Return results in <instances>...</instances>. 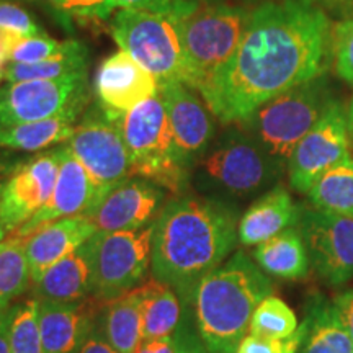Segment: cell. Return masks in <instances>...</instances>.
<instances>
[{
    "instance_id": "obj_21",
    "label": "cell",
    "mask_w": 353,
    "mask_h": 353,
    "mask_svg": "<svg viewBox=\"0 0 353 353\" xmlns=\"http://www.w3.org/2000/svg\"><path fill=\"white\" fill-rule=\"evenodd\" d=\"M95 265L92 237L52 265L32 285L33 298L50 303H79L94 296Z\"/></svg>"
},
{
    "instance_id": "obj_27",
    "label": "cell",
    "mask_w": 353,
    "mask_h": 353,
    "mask_svg": "<svg viewBox=\"0 0 353 353\" xmlns=\"http://www.w3.org/2000/svg\"><path fill=\"white\" fill-rule=\"evenodd\" d=\"M307 332L299 353H353V343L334 301L316 298L306 314Z\"/></svg>"
},
{
    "instance_id": "obj_49",
    "label": "cell",
    "mask_w": 353,
    "mask_h": 353,
    "mask_svg": "<svg viewBox=\"0 0 353 353\" xmlns=\"http://www.w3.org/2000/svg\"><path fill=\"white\" fill-rule=\"evenodd\" d=\"M347 125H348V134H350V139H353V99L350 101V108H348V113H347Z\"/></svg>"
},
{
    "instance_id": "obj_42",
    "label": "cell",
    "mask_w": 353,
    "mask_h": 353,
    "mask_svg": "<svg viewBox=\"0 0 353 353\" xmlns=\"http://www.w3.org/2000/svg\"><path fill=\"white\" fill-rule=\"evenodd\" d=\"M25 38L20 33L12 32V30L2 28L0 26V69H6V65L10 63L12 51L15 50L17 44L20 43V39Z\"/></svg>"
},
{
    "instance_id": "obj_19",
    "label": "cell",
    "mask_w": 353,
    "mask_h": 353,
    "mask_svg": "<svg viewBox=\"0 0 353 353\" xmlns=\"http://www.w3.org/2000/svg\"><path fill=\"white\" fill-rule=\"evenodd\" d=\"M99 229L87 214H76L44 224L25 237L32 285L52 265L94 237Z\"/></svg>"
},
{
    "instance_id": "obj_9",
    "label": "cell",
    "mask_w": 353,
    "mask_h": 353,
    "mask_svg": "<svg viewBox=\"0 0 353 353\" xmlns=\"http://www.w3.org/2000/svg\"><path fill=\"white\" fill-rule=\"evenodd\" d=\"M154 223L132 231H99L92 237L95 301L110 303L136 290L152 265Z\"/></svg>"
},
{
    "instance_id": "obj_40",
    "label": "cell",
    "mask_w": 353,
    "mask_h": 353,
    "mask_svg": "<svg viewBox=\"0 0 353 353\" xmlns=\"http://www.w3.org/2000/svg\"><path fill=\"white\" fill-rule=\"evenodd\" d=\"M334 304L353 343V290H345L339 293L334 298Z\"/></svg>"
},
{
    "instance_id": "obj_48",
    "label": "cell",
    "mask_w": 353,
    "mask_h": 353,
    "mask_svg": "<svg viewBox=\"0 0 353 353\" xmlns=\"http://www.w3.org/2000/svg\"><path fill=\"white\" fill-rule=\"evenodd\" d=\"M15 164H17V162H15ZM15 164H12L10 161H7V159L2 156V152H0V176L7 175L8 172H10L13 167H15Z\"/></svg>"
},
{
    "instance_id": "obj_24",
    "label": "cell",
    "mask_w": 353,
    "mask_h": 353,
    "mask_svg": "<svg viewBox=\"0 0 353 353\" xmlns=\"http://www.w3.org/2000/svg\"><path fill=\"white\" fill-rule=\"evenodd\" d=\"M97 324L110 345L118 353H134L144 342L143 311L138 288L107 303Z\"/></svg>"
},
{
    "instance_id": "obj_28",
    "label": "cell",
    "mask_w": 353,
    "mask_h": 353,
    "mask_svg": "<svg viewBox=\"0 0 353 353\" xmlns=\"http://www.w3.org/2000/svg\"><path fill=\"white\" fill-rule=\"evenodd\" d=\"M88 72V51L76 39L64 41L59 54L34 64L8 63L3 69V79L7 82L23 81H51L70 76V74Z\"/></svg>"
},
{
    "instance_id": "obj_3",
    "label": "cell",
    "mask_w": 353,
    "mask_h": 353,
    "mask_svg": "<svg viewBox=\"0 0 353 353\" xmlns=\"http://www.w3.org/2000/svg\"><path fill=\"white\" fill-rule=\"evenodd\" d=\"M272 290L267 273L244 252H236L203 278L192 296L190 311L208 352L236 353L255 307Z\"/></svg>"
},
{
    "instance_id": "obj_34",
    "label": "cell",
    "mask_w": 353,
    "mask_h": 353,
    "mask_svg": "<svg viewBox=\"0 0 353 353\" xmlns=\"http://www.w3.org/2000/svg\"><path fill=\"white\" fill-rule=\"evenodd\" d=\"M64 48V41H56L54 38L48 37L46 33L25 37L20 39L15 50L12 51L10 63L17 64H34L50 57L59 54Z\"/></svg>"
},
{
    "instance_id": "obj_2",
    "label": "cell",
    "mask_w": 353,
    "mask_h": 353,
    "mask_svg": "<svg viewBox=\"0 0 353 353\" xmlns=\"http://www.w3.org/2000/svg\"><path fill=\"white\" fill-rule=\"evenodd\" d=\"M237 211L218 198L176 196L154 221L152 276L176 291L190 309L196 286L236 247Z\"/></svg>"
},
{
    "instance_id": "obj_7",
    "label": "cell",
    "mask_w": 353,
    "mask_h": 353,
    "mask_svg": "<svg viewBox=\"0 0 353 353\" xmlns=\"http://www.w3.org/2000/svg\"><path fill=\"white\" fill-rule=\"evenodd\" d=\"M322 77V76H321ZM304 82L268 100L239 123L273 161L283 165L299 141L311 131L332 103H327L319 79Z\"/></svg>"
},
{
    "instance_id": "obj_20",
    "label": "cell",
    "mask_w": 353,
    "mask_h": 353,
    "mask_svg": "<svg viewBox=\"0 0 353 353\" xmlns=\"http://www.w3.org/2000/svg\"><path fill=\"white\" fill-rule=\"evenodd\" d=\"M99 312L94 303L39 301L41 353H79L94 330Z\"/></svg>"
},
{
    "instance_id": "obj_14",
    "label": "cell",
    "mask_w": 353,
    "mask_h": 353,
    "mask_svg": "<svg viewBox=\"0 0 353 353\" xmlns=\"http://www.w3.org/2000/svg\"><path fill=\"white\" fill-rule=\"evenodd\" d=\"M298 226L319 276L334 286L347 283L353 276V218L314 208L301 211Z\"/></svg>"
},
{
    "instance_id": "obj_25",
    "label": "cell",
    "mask_w": 353,
    "mask_h": 353,
    "mask_svg": "<svg viewBox=\"0 0 353 353\" xmlns=\"http://www.w3.org/2000/svg\"><path fill=\"white\" fill-rule=\"evenodd\" d=\"M255 263L267 275L283 280H303L309 273V255L296 228L276 234L254 250Z\"/></svg>"
},
{
    "instance_id": "obj_39",
    "label": "cell",
    "mask_w": 353,
    "mask_h": 353,
    "mask_svg": "<svg viewBox=\"0 0 353 353\" xmlns=\"http://www.w3.org/2000/svg\"><path fill=\"white\" fill-rule=\"evenodd\" d=\"M74 15L77 17H95V19H105L114 8L110 0H72Z\"/></svg>"
},
{
    "instance_id": "obj_1",
    "label": "cell",
    "mask_w": 353,
    "mask_h": 353,
    "mask_svg": "<svg viewBox=\"0 0 353 353\" xmlns=\"http://www.w3.org/2000/svg\"><path fill=\"white\" fill-rule=\"evenodd\" d=\"M329 17L311 0H272L250 12L228 64L198 94L223 125H239L290 88L321 77L332 59Z\"/></svg>"
},
{
    "instance_id": "obj_52",
    "label": "cell",
    "mask_w": 353,
    "mask_h": 353,
    "mask_svg": "<svg viewBox=\"0 0 353 353\" xmlns=\"http://www.w3.org/2000/svg\"><path fill=\"white\" fill-rule=\"evenodd\" d=\"M2 81H3V70L0 69V82H2Z\"/></svg>"
},
{
    "instance_id": "obj_53",
    "label": "cell",
    "mask_w": 353,
    "mask_h": 353,
    "mask_svg": "<svg viewBox=\"0 0 353 353\" xmlns=\"http://www.w3.org/2000/svg\"><path fill=\"white\" fill-rule=\"evenodd\" d=\"M2 182H3V176H0V188H2Z\"/></svg>"
},
{
    "instance_id": "obj_17",
    "label": "cell",
    "mask_w": 353,
    "mask_h": 353,
    "mask_svg": "<svg viewBox=\"0 0 353 353\" xmlns=\"http://www.w3.org/2000/svg\"><path fill=\"white\" fill-rule=\"evenodd\" d=\"M99 203V192L81 161L68 144H59V169L50 200L13 236L28 237L51 221L85 214Z\"/></svg>"
},
{
    "instance_id": "obj_11",
    "label": "cell",
    "mask_w": 353,
    "mask_h": 353,
    "mask_svg": "<svg viewBox=\"0 0 353 353\" xmlns=\"http://www.w3.org/2000/svg\"><path fill=\"white\" fill-rule=\"evenodd\" d=\"M65 144L90 174L99 201L118 183L132 176L131 154L125 138L99 103L83 114Z\"/></svg>"
},
{
    "instance_id": "obj_10",
    "label": "cell",
    "mask_w": 353,
    "mask_h": 353,
    "mask_svg": "<svg viewBox=\"0 0 353 353\" xmlns=\"http://www.w3.org/2000/svg\"><path fill=\"white\" fill-rule=\"evenodd\" d=\"M88 97V72L51 81L7 82L0 87V130L83 112Z\"/></svg>"
},
{
    "instance_id": "obj_15",
    "label": "cell",
    "mask_w": 353,
    "mask_h": 353,
    "mask_svg": "<svg viewBox=\"0 0 353 353\" xmlns=\"http://www.w3.org/2000/svg\"><path fill=\"white\" fill-rule=\"evenodd\" d=\"M348 145L347 114L341 105L332 103L291 154L288 161L291 187L307 193L324 172L350 156Z\"/></svg>"
},
{
    "instance_id": "obj_30",
    "label": "cell",
    "mask_w": 353,
    "mask_h": 353,
    "mask_svg": "<svg viewBox=\"0 0 353 353\" xmlns=\"http://www.w3.org/2000/svg\"><path fill=\"white\" fill-rule=\"evenodd\" d=\"M32 286L25 237L12 236L0 242V306H12Z\"/></svg>"
},
{
    "instance_id": "obj_47",
    "label": "cell",
    "mask_w": 353,
    "mask_h": 353,
    "mask_svg": "<svg viewBox=\"0 0 353 353\" xmlns=\"http://www.w3.org/2000/svg\"><path fill=\"white\" fill-rule=\"evenodd\" d=\"M306 332H307V324H306V321H303V324L299 325L296 332L291 335V337L288 339V342H286V348L283 353H298L299 347H301V343L304 341V337H306Z\"/></svg>"
},
{
    "instance_id": "obj_51",
    "label": "cell",
    "mask_w": 353,
    "mask_h": 353,
    "mask_svg": "<svg viewBox=\"0 0 353 353\" xmlns=\"http://www.w3.org/2000/svg\"><path fill=\"white\" fill-rule=\"evenodd\" d=\"M10 307V306H8ZM8 307H3V306H0V321L3 319V316H6V312L8 311Z\"/></svg>"
},
{
    "instance_id": "obj_38",
    "label": "cell",
    "mask_w": 353,
    "mask_h": 353,
    "mask_svg": "<svg viewBox=\"0 0 353 353\" xmlns=\"http://www.w3.org/2000/svg\"><path fill=\"white\" fill-rule=\"evenodd\" d=\"M286 341H275V339H267L262 335L247 334L242 339L236 353H283L286 348Z\"/></svg>"
},
{
    "instance_id": "obj_6",
    "label": "cell",
    "mask_w": 353,
    "mask_h": 353,
    "mask_svg": "<svg viewBox=\"0 0 353 353\" xmlns=\"http://www.w3.org/2000/svg\"><path fill=\"white\" fill-rule=\"evenodd\" d=\"M280 169L262 145L237 126L206 151L193 169L192 180L201 192L247 198L267 188Z\"/></svg>"
},
{
    "instance_id": "obj_18",
    "label": "cell",
    "mask_w": 353,
    "mask_h": 353,
    "mask_svg": "<svg viewBox=\"0 0 353 353\" xmlns=\"http://www.w3.org/2000/svg\"><path fill=\"white\" fill-rule=\"evenodd\" d=\"M94 90L101 110L117 117L156 97L159 83L128 52L118 51L100 64Z\"/></svg>"
},
{
    "instance_id": "obj_50",
    "label": "cell",
    "mask_w": 353,
    "mask_h": 353,
    "mask_svg": "<svg viewBox=\"0 0 353 353\" xmlns=\"http://www.w3.org/2000/svg\"><path fill=\"white\" fill-rule=\"evenodd\" d=\"M6 229H3V226H2V223H0V242H2L3 239H6Z\"/></svg>"
},
{
    "instance_id": "obj_22",
    "label": "cell",
    "mask_w": 353,
    "mask_h": 353,
    "mask_svg": "<svg viewBox=\"0 0 353 353\" xmlns=\"http://www.w3.org/2000/svg\"><path fill=\"white\" fill-rule=\"evenodd\" d=\"M301 218V210L286 188L275 187L255 200L239 219L237 237L242 245H259L276 234L294 228Z\"/></svg>"
},
{
    "instance_id": "obj_16",
    "label": "cell",
    "mask_w": 353,
    "mask_h": 353,
    "mask_svg": "<svg viewBox=\"0 0 353 353\" xmlns=\"http://www.w3.org/2000/svg\"><path fill=\"white\" fill-rule=\"evenodd\" d=\"M165 190L132 175L123 180L85 213L99 231H132L152 224L165 206Z\"/></svg>"
},
{
    "instance_id": "obj_46",
    "label": "cell",
    "mask_w": 353,
    "mask_h": 353,
    "mask_svg": "<svg viewBox=\"0 0 353 353\" xmlns=\"http://www.w3.org/2000/svg\"><path fill=\"white\" fill-rule=\"evenodd\" d=\"M10 319H12V306L0 321V353H10Z\"/></svg>"
},
{
    "instance_id": "obj_8",
    "label": "cell",
    "mask_w": 353,
    "mask_h": 353,
    "mask_svg": "<svg viewBox=\"0 0 353 353\" xmlns=\"http://www.w3.org/2000/svg\"><path fill=\"white\" fill-rule=\"evenodd\" d=\"M112 34L120 50L143 65L159 87L185 83L183 50L175 17L120 8L113 15Z\"/></svg>"
},
{
    "instance_id": "obj_23",
    "label": "cell",
    "mask_w": 353,
    "mask_h": 353,
    "mask_svg": "<svg viewBox=\"0 0 353 353\" xmlns=\"http://www.w3.org/2000/svg\"><path fill=\"white\" fill-rule=\"evenodd\" d=\"M138 291L143 311L144 341L174 335L187 314V307L176 291L154 276L138 286Z\"/></svg>"
},
{
    "instance_id": "obj_44",
    "label": "cell",
    "mask_w": 353,
    "mask_h": 353,
    "mask_svg": "<svg viewBox=\"0 0 353 353\" xmlns=\"http://www.w3.org/2000/svg\"><path fill=\"white\" fill-rule=\"evenodd\" d=\"M176 352V335H169L156 341H144L134 353H175Z\"/></svg>"
},
{
    "instance_id": "obj_26",
    "label": "cell",
    "mask_w": 353,
    "mask_h": 353,
    "mask_svg": "<svg viewBox=\"0 0 353 353\" xmlns=\"http://www.w3.org/2000/svg\"><path fill=\"white\" fill-rule=\"evenodd\" d=\"M83 112H68L41 121L2 128L0 149L17 152H38L51 145L68 143L76 131L77 120Z\"/></svg>"
},
{
    "instance_id": "obj_37",
    "label": "cell",
    "mask_w": 353,
    "mask_h": 353,
    "mask_svg": "<svg viewBox=\"0 0 353 353\" xmlns=\"http://www.w3.org/2000/svg\"><path fill=\"white\" fill-rule=\"evenodd\" d=\"M190 314L192 311L187 309L182 324L176 329V352L175 353H210L205 343L201 342L200 335H198L196 329L190 325Z\"/></svg>"
},
{
    "instance_id": "obj_43",
    "label": "cell",
    "mask_w": 353,
    "mask_h": 353,
    "mask_svg": "<svg viewBox=\"0 0 353 353\" xmlns=\"http://www.w3.org/2000/svg\"><path fill=\"white\" fill-rule=\"evenodd\" d=\"M79 353H118L114 348L110 345L105 335L101 334L99 324H95L94 330L88 335L87 342L83 343V347L79 350Z\"/></svg>"
},
{
    "instance_id": "obj_36",
    "label": "cell",
    "mask_w": 353,
    "mask_h": 353,
    "mask_svg": "<svg viewBox=\"0 0 353 353\" xmlns=\"http://www.w3.org/2000/svg\"><path fill=\"white\" fill-rule=\"evenodd\" d=\"M0 26L20 33L21 37H34V34L44 33L32 13L10 0H0Z\"/></svg>"
},
{
    "instance_id": "obj_35",
    "label": "cell",
    "mask_w": 353,
    "mask_h": 353,
    "mask_svg": "<svg viewBox=\"0 0 353 353\" xmlns=\"http://www.w3.org/2000/svg\"><path fill=\"white\" fill-rule=\"evenodd\" d=\"M110 3L113 8H132L180 19L192 12L200 0H110Z\"/></svg>"
},
{
    "instance_id": "obj_5",
    "label": "cell",
    "mask_w": 353,
    "mask_h": 353,
    "mask_svg": "<svg viewBox=\"0 0 353 353\" xmlns=\"http://www.w3.org/2000/svg\"><path fill=\"white\" fill-rule=\"evenodd\" d=\"M108 117V114H107ZM120 128L131 154L132 175L143 176L175 196H182L192 182V174L175 162L172 132L164 100L156 97L130 110L108 117Z\"/></svg>"
},
{
    "instance_id": "obj_33",
    "label": "cell",
    "mask_w": 353,
    "mask_h": 353,
    "mask_svg": "<svg viewBox=\"0 0 353 353\" xmlns=\"http://www.w3.org/2000/svg\"><path fill=\"white\" fill-rule=\"evenodd\" d=\"M330 51L335 74L348 83H353V19L341 20L332 26Z\"/></svg>"
},
{
    "instance_id": "obj_41",
    "label": "cell",
    "mask_w": 353,
    "mask_h": 353,
    "mask_svg": "<svg viewBox=\"0 0 353 353\" xmlns=\"http://www.w3.org/2000/svg\"><path fill=\"white\" fill-rule=\"evenodd\" d=\"M311 2L325 15H332L341 20L353 19V0H311Z\"/></svg>"
},
{
    "instance_id": "obj_12",
    "label": "cell",
    "mask_w": 353,
    "mask_h": 353,
    "mask_svg": "<svg viewBox=\"0 0 353 353\" xmlns=\"http://www.w3.org/2000/svg\"><path fill=\"white\" fill-rule=\"evenodd\" d=\"M59 169V145L17 162L0 188V223L7 234L28 223L50 200Z\"/></svg>"
},
{
    "instance_id": "obj_4",
    "label": "cell",
    "mask_w": 353,
    "mask_h": 353,
    "mask_svg": "<svg viewBox=\"0 0 353 353\" xmlns=\"http://www.w3.org/2000/svg\"><path fill=\"white\" fill-rule=\"evenodd\" d=\"M250 12L228 3L201 2L179 21L185 83L200 92L231 59L247 28Z\"/></svg>"
},
{
    "instance_id": "obj_31",
    "label": "cell",
    "mask_w": 353,
    "mask_h": 353,
    "mask_svg": "<svg viewBox=\"0 0 353 353\" xmlns=\"http://www.w3.org/2000/svg\"><path fill=\"white\" fill-rule=\"evenodd\" d=\"M298 319L294 311L283 299L268 294L255 307L250 319L249 334L262 335L275 341H286L298 330Z\"/></svg>"
},
{
    "instance_id": "obj_29",
    "label": "cell",
    "mask_w": 353,
    "mask_h": 353,
    "mask_svg": "<svg viewBox=\"0 0 353 353\" xmlns=\"http://www.w3.org/2000/svg\"><path fill=\"white\" fill-rule=\"evenodd\" d=\"M317 210L353 218V157L347 156L324 172L307 192Z\"/></svg>"
},
{
    "instance_id": "obj_45",
    "label": "cell",
    "mask_w": 353,
    "mask_h": 353,
    "mask_svg": "<svg viewBox=\"0 0 353 353\" xmlns=\"http://www.w3.org/2000/svg\"><path fill=\"white\" fill-rule=\"evenodd\" d=\"M44 3H48L57 15H59V21L64 26H69L70 20L69 17L74 15V6L72 0H43Z\"/></svg>"
},
{
    "instance_id": "obj_13",
    "label": "cell",
    "mask_w": 353,
    "mask_h": 353,
    "mask_svg": "<svg viewBox=\"0 0 353 353\" xmlns=\"http://www.w3.org/2000/svg\"><path fill=\"white\" fill-rule=\"evenodd\" d=\"M172 132L175 162L192 174L214 138L213 113L203 97L183 82L159 87Z\"/></svg>"
},
{
    "instance_id": "obj_32",
    "label": "cell",
    "mask_w": 353,
    "mask_h": 353,
    "mask_svg": "<svg viewBox=\"0 0 353 353\" xmlns=\"http://www.w3.org/2000/svg\"><path fill=\"white\" fill-rule=\"evenodd\" d=\"M10 353H41L38 299L12 306Z\"/></svg>"
}]
</instances>
